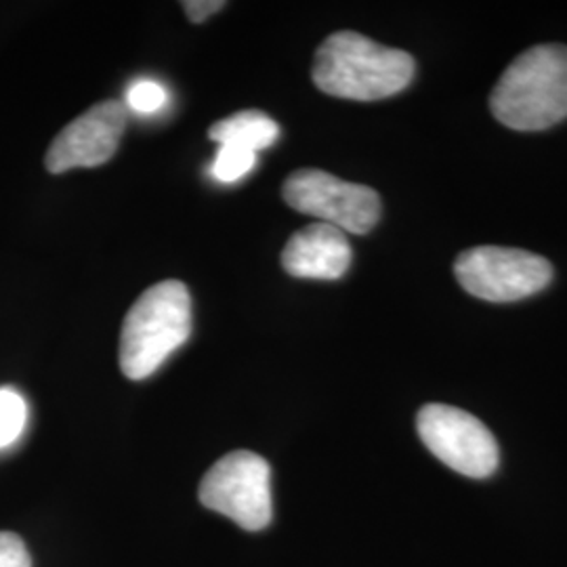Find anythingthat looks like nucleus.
<instances>
[{"mask_svg": "<svg viewBox=\"0 0 567 567\" xmlns=\"http://www.w3.org/2000/svg\"><path fill=\"white\" fill-rule=\"evenodd\" d=\"M126 105L137 114L161 112L166 103V89L158 81L140 79L126 89Z\"/></svg>", "mask_w": 567, "mask_h": 567, "instance_id": "nucleus-13", "label": "nucleus"}, {"mask_svg": "<svg viewBox=\"0 0 567 567\" xmlns=\"http://www.w3.org/2000/svg\"><path fill=\"white\" fill-rule=\"evenodd\" d=\"M282 194L290 208L344 234L362 236L381 219V198L372 187L343 182L318 168L292 173L284 183Z\"/></svg>", "mask_w": 567, "mask_h": 567, "instance_id": "nucleus-6", "label": "nucleus"}, {"mask_svg": "<svg viewBox=\"0 0 567 567\" xmlns=\"http://www.w3.org/2000/svg\"><path fill=\"white\" fill-rule=\"evenodd\" d=\"M28 425V402L18 389L0 386V450L16 446Z\"/></svg>", "mask_w": 567, "mask_h": 567, "instance_id": "nucleus-11", "label": "nucleus"}, {"mask_svg": "<svg viewBox=\"0 0 567 567\" xmlns=\"http://www.w3.org/2000/svg\"><path fill=\"white\" fill-rule=\"evenodd\" d=\"M426 450L452 471L486 480L498 468V444L480 419L461 408L426 404L416 416Z\"/></svg>", "mask_w": 567, "mask_h": 567, "instance_id": "nucleus-7", "label": "nucleus"}, {"mask_svg": "<svg viewBox=\"0 0 567 567\" xmlns=\"http://www.w3.org/2000/svg\"><path fill=\"white\" fill-rule=\"evenodd\" d=\"M208 137L219 145H236L257 154L278 142L280 124L264 112L244 110L225 121L215 122L208 128Z\"/></svg>", "mask_w": 567, "mask_h": 567, "instance_id": "nucleus-10", "label": "nucleus"}, {"mask_svg": "<svg viewBox=\"0 0 567 567\" xmlns=\"http://www.w3.org/2000/svg\"><path fill=\"white\" fill-rule=\"evenodd\" d=\"M126 128V105L116 100L89 107L70 122L47 150L44 166L60 175L72 168H93L112 161Z\"/></svg>", "mask_w": 567, "mask_h": 567, "instance_id": "nucleus-8", "label": "nucleus"}, {"mask_svg": "<svg viewBox=\"0 0 567 567\" xmlns=\"http://www.w3.org/2000/svg\"><path fill=\"white\" fill-rule=\"evenodd\" d=\"M257 164V154L236 145H219L213 163V177L221 183H236L246 177Z\"/></svg>", "mask_w": 567, "mask_h": 567, "instance_id": "nucleus-12", "label": "nucleus"}, {"mask_svg": "<svg viewBox=\"0 0 567 567\" xmlns=\"http://www.w3.org/2000/svg\"><path fill=\"white\" fill-rule=\"evenodd\" d=\"M311 76L326 95L377 102L404 91L414 79V60L405 51L344 30L320 44Z\"/></svg>", "mask_w": 567, "mask_h": 567, "instance_id": "nucleus-1", "label": "nucleus"}, {"mask_svg": "<svg viewBox=\"0 0 567 567\" xmlns=\"http://www.w3.org/2000/svg\"><path fill=\"white\" fill-rule=\"evenodd\" d=\"M0 567H32L28 548L13 532H0Z\"/></svg>", "mask_w": 567, "mask_h": 567, "instance_id": "nucleus-14", "label": "nucleus"}, {"mask_svg": "<svg viewBox=\"0 0 567 567\" xmlns=\"http://www.w3.org/2000/svg\"><path fill=\"white\" fill-rule=\"evenodd\" d=\"M192 334V297L183 282L164 280L147 288L128 309L121 334V368L126 379L152 377Z\"/></svg>", "mask_w": 567, "mask_h": 567, "instance_id": "nucleus-3", "label": "nucleus"}, {"mask_svg": "<svg viewBox=\"0 0 567 567\" xmlns=\"http://www.w3.org/2000/svg\"><path fill=\"white\" fill-rule=\"evenodd\" d=\"M224 7V0H187V2H183V9H185L187 18L194 23H203L210 16L219 13Z\"/></svg>", "mask_w": 567, "mask_h": 567, "instance_id": "nucleus-15", "label": "nucleus"}, {"mask_svg": "<svg viewBox=\"0 0 567 567\" xmlns=\"http://www.w3.org/2000/svg\"><path fill=\"white\" fill-rule=\"evenodd\" d=\"M351 244L339 227L311 224L290 236L282 250L286 274L303 280H339L351 265Z\"/></svg>", "mask_w": 567, "mask_h": 567, "instance_id": "nucleus-9", "label": "nucleus"}, {"mask_svg": "<svg viewBox=\"0 0 567 567\" xmlns=\"http://www.w3.org/2000/svg\"><path fill=\"white\" fill-rule=\"evenodd\" d=\"M200 503L248 532L271 524V468L264 456L236 450L208 468L200 484Z\"/></svg>", "mask_w": 567, "mask_h": 567, "instance_id": "nucleus-4", "label": "nucleus"}, {"mask_svg": "<svg viewBox=\"0 0 567 567\" xmlns=\"http://www.w3.org/2000/svg\"><path fill=\"white\" fill-rule=\"evenodd\" d=\"M454 274L468 295L489 303L522 301L553 280L545 257L507 246L468 248L456 259Z\"/></svg>", "mask_w": 567, "mask_h": 567, "instance_id": "nucleus-5", "label": "nucleus"}, {"mask_svg": "<svg viewBox=\"0 0 567 567\" xmlns=\"http://www.w3.org/2000/svg\"><path fill=\"white\" fill-rule=\"evenodd\" d=\"M489 107L513 131H545L567 118L566 44H536L515 58L496 82Z\"/></svg>", "mask_w": 567, "mask_h": 567, "instance_id": "nucleus-2", "label": "nucleus"}]
</instances>
